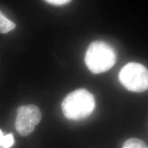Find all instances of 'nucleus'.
Instances as JSON below:
<instances>
[{
  "label": "nucleus",
  "mask_w": 148,
  "mask_h": 148,
  "mask_svg": "<svg viewBox=\"0 0 148 148\" xmlns=\"http://www.w3.org/2000/svg\"><path fill=\"white\" fill-rule=\"evenodd\" d=\"M3 137H4V136H3L2 132H1V130H0V146H1V145H2Z\"/></svg>",
  "instance_id": "9"
},
{
  "label": "nucleus",
  "mask_w": 148,
  "mask_h": 148,
  "mask_svg": "<svg viewBox=\"0 0 148 148\" xmlns=\"http://www.w3.org/2000/svg\"><path fill=\"white\" fill-rule=\"evenodd\" d=\"M47 3L56 5H62L69 3L71 0H45Z\"/></svg>",
  "instance_id": "8"
},
{
  "label": "nucleus",
  "mask_w": 148,
  "mask_h": 148,
  "mask_svg": "<svg viewBox=\"0 0 148 148\" xmlns=\"http://www.w3.org/2000/svg\"><path fill=\"white\" fill-rule=\"evenodd\" d=\"M16 27L15 23L7 18L0 11V33L7 34Z\"/></svg>",
  "instance_id": "5"
},
{
  "label": "nucleus",
  "mask_w": 148,
  "mask_h": 148,
  "mask_svg": "<svg viewBox=\"0 0 148 148\" xmlns=\"http://www.w3.org/2000/svg\"><path fill=\"white\" fill-rule=\"evenodd\" d=\"M40 119L41 112L38 106L33 104L21 106L17 110L15 128L21 136H28L34 130Z\"/></svg>",
  "instance_id": "4"
},
{
  "label": "nucleus",
  "mask_w": 148,
  "mask_h": 148,
  "mask_svg": "<svg viewBox=\"0 0 148 148\" xmlns=\"http://www.w3.org/2000/svg\"><path fill=\"white\" fill-rule=\"evenodd\" d=\"M116 54L114 49L103 41H94L88 46L85 55V63L93 73L107 71L115 63Z\"/></svg>",
  "instance_id": "2"
},
{
  "label": "nucleus",
  "mask_w": 148,
  "mask_h": 148,
  "mask_svg": "<svg viewBox=\"0 0 148 148\" xmlns=\"http://www.w3.org/2000/svg\"><path fill=\"white\" fill-rule=\"evenodd\" d=\"M122 148H148L145 142L137 138H130L125 140Z\"/></svg>",
  "instance_id": "6"
},
{
  "label": "nucleus",
  "mask_w": 148,
  "mask_h": 148,
  "mask_svg": "<svg viewBox=\"0 0 148 148\" xmlns=\"http://www.w3.org/2000/svg\"><path fill=\"white\" fill-rule=\"evenodd\" d=\"M14 144V137L12 134H8L4 136L2 143V146L4 148H9Z\"/></svg>",
  "instance_id": "7"
},
{
  "label": "nucleus",
  "mask_w": 148,
  "mask_h": 148,
  "mask_svg": "<svg viewBox=\"0 0 148 148\" xmlns=\"http://www.w3.org/2000/svg\"><path fill=\"white\" fill-rule=\"evenodd\" d=\"M62 111L67 119L77 121L90 116L95 108V99L91 92L84 88L72 91L62 101Z\"/></svg>",
  "instance_id": "1"
},
{
  "label": "nucleus",
  "mask_w": 148,
  "mask_h": 148,
  "mask_svg": "<svg viewBox=\"0 0 148 148\" xmlns=\"http://www.w3.org/2000/svg\"><path fill=\"white\" fill-rule=\"evenodd\" d=\"M120 82L130 91L140 92L148 89V69L142 64L129 62L119 73Z\"/></svg>",
  "instance_id": "3"
}]
</instances>
